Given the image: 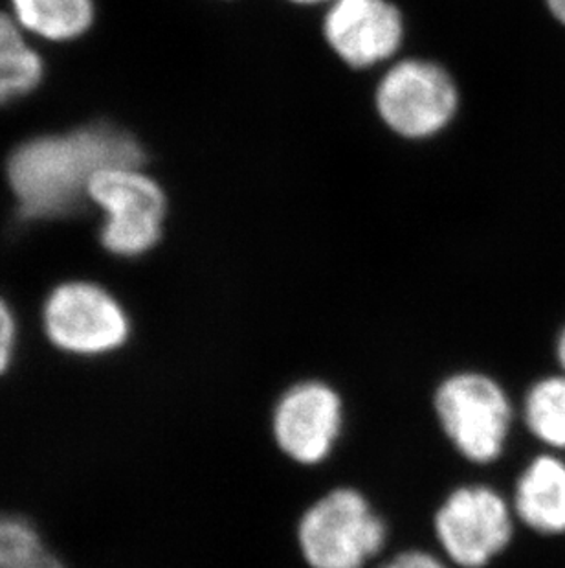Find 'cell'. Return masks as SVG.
<instances>
[{
	"label": "cell",
	"mask_w": 565,
	"mask_h": 568,
	"mask_svg": "<svg viewBox=\"0 0 565 568\" xmlns=\"http://www.w3.org/2000/svg\"><path fill=\"white\" fill-rule=\"evenodd\" d=\"M16 316L10 306L0 298V374L10 365L16 348Z\"/></svg>",
	"instance_id": "cell-15"
},
{
	"label": "cell",
	"mask_w": 565,
	"mask_h": 568,
	"mask_svg": "<svg viewBox=\"0 0 565 568\" xmlns=\"http://www.w3.org/2000/svg\"><path fill=\"white\" fill-rule=\"evenodd\" d=\"M556 355H558V361H561L562 368L565 371V327L561 338H558V344H556Z\"/></svg>",
	"instance_id": "cell-19"
},
{
	"label": "cell",
	"mask_w": 565,
	"mask_h": 568,
	"mask_svg": "<svg viewBox=\"0 0 565 568\" xmlns=\"http://www.w3.org/2000/svg\"><path fill=\"white\" fill-rule=\"evenodd\" d=\"M525 424L538 440L565 449V377L540 381L525 397Z\"/></svg>",
	"instance_id": "cell-13"
},
{
	"label": "cell",
	"mask_w": 565,
	"mask_h": 568,
	"mask_svg": "<svg viewBox=\"0 0 565 568\" xmlns=\"http://www.w3.org/2000/svg\"><path fill=\"white\" fill-rule=\"evenodd\" d=\"M144 162V150L133 134L113 124H92L17 145L8 159V181L21 217L55 220L81 209L96 173Z\"/></svg>",
	"instance_id": "cell-1"
},
{
	"label": "cell",
	"mask_w": 565,
	"mask_h": 568,
	"mask_svg": "<svg viewBox=\"0 0 565 568\" xmlns=\"http://www.w3.org/2000/svg\"><path fill=\"white\" fill-rule=\"evenodd\" d=\"M433 407L459 455L472 464L502 456L512 427V405L500 383L477 372H459L438 386Z\"/></svg>",
	"instance_id": "cell-3"
},
{
	"label": "cell",
	"mask_w": 565,
	"mask_h": 568,
	"mask_svg": "<svg viewBox=\"0 0 565 568\" xmlns=\"http://www.w3.org/2000/svg\"><path fill=\"white\" fill-rule=\"evenodd\" d=\"M377 109L396 133L428 139L443 131L458 111L459 94L449 72L432 61L391 67L377 89Z\"/></svg>",
	"instance_id": "cell-6"
},
{
	"label": "cell",
	"mask_w": 565,
	"mask_h": 568,
	"mask_svg": "<svg viewBox=\"0 0 565 568\" xmlns=\"http://www.w3.org/2000/svg\"><path fill=\"white\" fill-rule=\"evenodd\" d=\"M386 537L384 519L355 488L331 489L298 523V547L310 568H363Z\"/></svg>",
	"instance_id": "cell-2"
},
{
	"label": "cell",
	"mask_w": 565,
	"mask_h": 568,
	"mask_svg": "<svg viewBox=\"0 0 565 568\" xmlns=\"http://www.w3.org/2000/svg\"><path fill=\"white\" fill-rule=\"evenodd\" d=\"M433 530L453 565L483 568L508 547L512 511L502 495L486 486H461L439 506Z\"/></svg>",
	"instance_id": "cell-5"
},
{
	"label": "cell",
	"mask_w": 565,
	"mask_h": 568,
	"mask_svg": "<svg viewBox=\"0 0 565 568\" xmlns=\"http://www.w3.org/2000/svg\"><path fill=\"white\" fill-rule=\"evenodd\" d=\"M43 61L24 41L16 22L0 13V105L24 97L39 85Z\"/></svg>",
	"instance_id": "cell-12"
},
{
	"label": "cell",
	"mask_w": 565,
	"mask_h": 568,
	"mask_svg": "<svg viewBox=\"0 0 565 568\" xmlns=\"http://www.w3.org/2000/svg\"><path fill=\"white\" fill-rule=\"evenodd\" d=\"M43 321L50 341L75 355L109 354L129 337V318L120 302L89 282H70L52 291Z\"/></svg>",
	"instance_id": "cell-7"
},
{
	"label": "cell",
	"mask_w": 565,
	"mask_h": 568,
	"mask_svg": "<svg viewBox=\"0 0 565 568\" xmlns=\"http://www.w3.org/2000/svg\"><path fill=\"white\" fill-rule=\"evenodd\" d=\"M514 511L531 530L555 536L565 531V464L538 456L523 471L514 494Z\"/></svg>",
	"instance_id": "cell-10"
},
{
	"label": "cell",
	"mask_w": 565,
	"mask_h": 568,
	"mask_svg": "<svg viewBox=\"0 0 565 568\" xmlns=\"http://www.w3.org/2000/svg\"><path fill=\"white\" fill-rule=\"evenodd\" d=\"M44 547L27 520L0 515V568H28Z\"/></svg>",
	"instance_id": "cell-14"
},
{
	"label": "cell",
	"mask_w": 565,
	"mask_h": 568,
	"mask_svg": "<svg viewBox=\"0 0 565 568\" xmlns=\"http://www.w3.org/2000/svg\"><path fill=\"white\" fill-rule=\"evenodd\" d=\"M292 2H298V4H318V2H326V0H292Z\"/></svg>",
	"instance_id": "cell-20"
},
{
	"label": "cell",
	"mask_w": 565,
	"mask_h": 568,
	"mask_svg": "<svg viewBox=\"0 0 565 568\" xmlns=\"http://www.w3.org/2000/svg\"><path fill=\"white\" fill-rule=\"evenodd\" d=\"M343 403L323 381H301L282 392L273 414V435L282 455L299 466H318L341 435Z\"/></svg>",
	"instance_id": "cell-8"
},
{
	"label": "cell",
	"mask_w": 565,
	"mask_h": 568,
	"mask_svg": "<svg viewBox=\"0 0 565 568\" xmlns=\"http://www.w3.org/2000/svg\"><path fill=\"white\" fill-rule=\"evenodd\" d=\"M380 568H449V565L430 552L408 550V552L397 554L396 558Z\"/></svg>",
	"instance_id": "cell-16"
},
{
	"label": "cell",
	"mask_w": 565,
	"mask_h": 568,
	"mask_svg": "<svg viewBox=\"0 0 565 568\" xmlns=\"http://www.w3.org/2000/svg\"><path fill=\"white\" fill-rule=\"evenodd\" d=\"M28 568H64V565L55 558L54 554L43 552L39 554L38 558L33 559Z\"/></svg>",
	"instance_id": "cell-17"
},
{
	"label": "cell",
	"mask_w": 565,
	"mask_h": 568,
	"mask_svg": "<svg viewBox=\"0 0 565 568\" xmlns=\"http://www.w3.org/2000/svg\"><path fill=\"white\" fill-rule=\"evenodd\" d=\"M549 6L551 13L565 24V0H545Z\"/></svg>",
	"instance_id": "cell-18"
},
{
	"label": "cell",
	"mask_w": 565,
	"mask_h": 568,
	"mask_svg": "<svg viewBox=\"0 0 565 568\" xmlns=\"http://www.w3.org/2000/svg\"><path fill=\"white\" fill-rule=\"evenodd\" d=\"M323 32L341 60L355 69H368L396 54L404 24L388 0H332Z\"/></svg>",
	"instance_id": "cell-9"
},
{
	"label": "cell",
	"mask_w": 565,
	"mask_h": 568,
	"mask_svg": "<svg viewBox=\"0 0 565 568\" xmlns=\"http://www.w3.org/2000/svg\"><path fill=\"white\" fill-rule=\"evenodd\" d=\"M89 197L105 212L102 243L109 253L140 256L161 240L166 195L138 168H109L96 173Z\"/></svg>",
	"instance_id": "cell-4"
},
{
	"label": "cell",
	"mask_w": 565,
	"mask_h": 568,
	"mask_svg": "<svg viewBox=\"0 0 565 568\" xmlns=\"http://www.w3.org/2000/svg\"><path fill=\"white\" fill-rule=\"evenodd\" d=\"M24 27L47 39H74L91 27L92 0H11Z\"/></svg>",
	"instance_id": "cell-11"
}]
</instances>
